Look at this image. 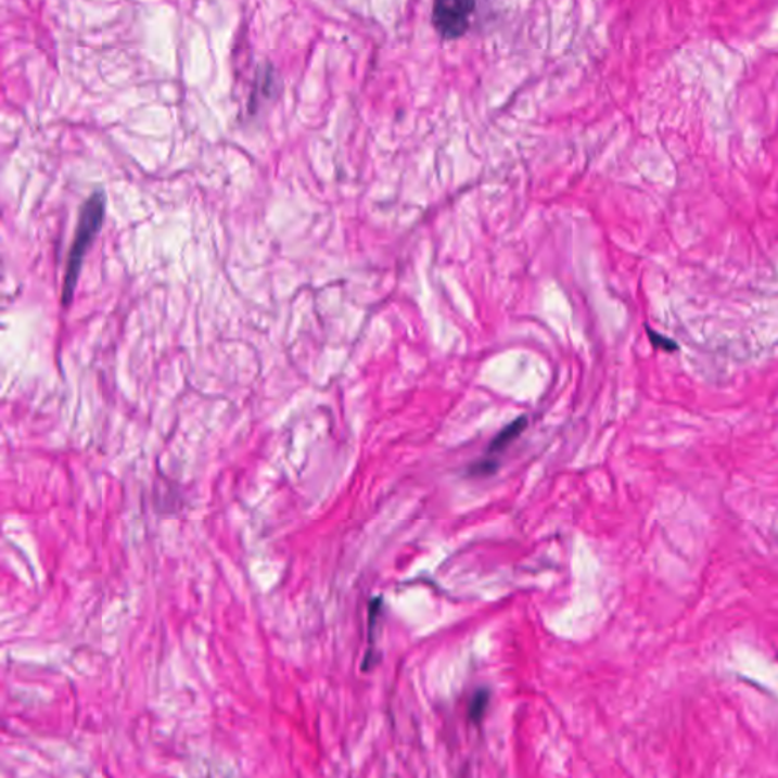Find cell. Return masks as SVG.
I'll list each match as a JSON object with an SVG mask.
<instances>
[{"label": "cell", "instance_id": "3", "mask_svg": "<svg viewBox=\"0 0 778 778\" xmlns=\"http://www.w3.org/2000/svg\"><path fill=\"white\" fill-rule=\"evenodd\" d=\"M526 426L527 420L525 417H520V419L512 421V423L502 429V431L496 435V438L493 439L492 444H489L488 454L492 455L497 454V451H502L505 447L510 446V444L525 431Z\"/></svg>", "mask_w": 778, "mask_h": 778}, {"label": "cell", "instance_id": "1", "mask_svg": "<svg viewBox=\"0 0 778 778\" xmlns=\"http://www.w3.org/2000/svg\"><path fill=\"white\" fill-rule=\"evenodd\" d=\"M107 199L102 191L93 192L85 201L79 214L77 230H75L74 244L71 246L67 257L66 275H64L62 303L64 307L74 302L75 290H77L79 275H81L82 262L90 245L93 244L98 233L102 229L105 218Z\"/></svg>", "mask_w": 778, "mask_h": 778}, {"label": "cell", "instance_id": "2", "mask_svg": "<svg viewBox=\"0 0 778 778\" xmlns=\"http://www.w3.org/2000/svg\"><path fill=\"white\" fill-rule=\"evenodd\" d=\"M476 10L477 0H434L432 26L443 40L462 39L472 26Z\"/></svg>", "mask_w": 778, "mask_h": 778}, {"label": "cell", "instance_id": "4", "mask_svg": "<svg viewBox=\"0 0 778 778\" xmlns=\"http://www.w3.org/2000/svg\"><path fill=\"white\" fill-rule=\"evenodd\" d=\"M488 702L489 692L487 689H481L477 690L476 693H474L472 701H470L469 707V717L472 723H481L482 717H484L485 710H487L488 707Z\"/></svg>", "mask_w": 778, "mask_h": 778}, {"label": "cell", "instance_id": "5", "mask_svg": "<svg viewBox=\"0 0 778 778\" xmlns=\"http://www.w3.org/2000/svg\"><path fill=\"white\" fill-rule=\"evenodd\" d=\"M496 469V462L488 459V461L476 462V464L470 469V473L474 474V476H487V474L495 473Z\"/></svg>", "mask_w": 778, "mask_h": 778}]
</instances>
